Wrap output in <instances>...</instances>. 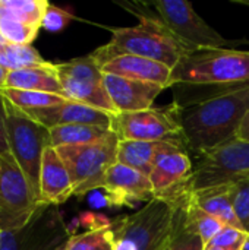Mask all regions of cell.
Instances as JSON below:
<instances>
[{"label": "cell", "mask_w": 249, "mask_h": 250, "mask_svg": "<svg viewBox=\"0 0 249 250\" xmlns=\"http://www.w3.org/2000/svg\"><path fill=\"white\" fill-rule=\"evenodd\" d=\"M178 107L185 146L197 158L236 138L249 110V85Z\"/></svg>", "instance_id": "cell-1"}, {"label": "cell", "mask_w": 249, "mask_h": 250, "mask_svg": "<svg viewBox=\"0 0 249 250\" xmlns=\"http://www.w3.org/2000/svg\"><path fill=\"white\" fill-rule=\"evenodd\" d=\"M120 4L132 12L139 19V23L128 28H110V41L91 53L100 67L119 56H136L160 62L175 69L179 62L191 53V50L167 29L156 10H148L145 4L141 3L142 10L135 9L131 3Z\"/></svg>", "instance_id": "cell-2"}, {"label": "cell", "mask_w": 249, "mask_h": 250, "mask_svg": "<svg viewBox=\"0 0 249 250\" xmlns=\"http://www.w3.org/2000/svg\"><path fill=\"white\" fill-rule=\"evenodd\" d=\"M249 85V51L205 48L188 53L172 73V86Z\"/></svg>", "instance_id": "cell-3"}, {"label": "cell", "mask_w": 249, "mask_h": 250, "mask_svg": "<svg viewBox=\"0 0 249 250\" xmlns=\"http://www.w3.org/2000/svg\"><path fill=\"white\" fill-rule=\"evenodd\" d=\"M181 207L154 198L139 211L114 218L112 227L114 250H163L172 236Z\"/></svg>", "instance_id": "cell-4"}, {"label": "cell", "mask_w": 249, "mask_h": 250, "mask_svg": "<svg viewBox=\"0 0 249 250\" xmlns=\"http://www.w3.org/2000/svg\"><path fill=\"white\" fill-rule=\"evenodd\" d=\"M3 97V95H1ZM6 111V130L9 152L13 155L34 192L40 198V168L44 149L51 146L50 130L32 120L23 110L3 97ZM41 201V199H40Z\"/></svg>", "instance_id": "cell-5"}, {"label": "cell", "mask_w": 249, "mask_h": 250, "mask_svg": "<svg viewBox=\"0 0 249 250\" xmlns=\"http://www.w3.org/2000/svg\"><path fill=\"white\" fill-rule=\"evenodd\" d=\"M117 145L119 138L114 133L95 144L56 148L69 171L73 196L81 198L101 189L107 170L117 163Z\"/></svg>", "instance_id": "cell-6"}, {"label": "cell", "mask_w": 249, "mask_h": 250, "mask_svg": "<svg viewBox=\"0 0 249 250\" xmlns=\"http://www.w3.org/2000/svg\"><path fill=\"white\" fill-rule=\"evenodd\" d=\"M43 205L13 155L0 154V231L25 226Z\"/></svg>", "instance_id": "cell-7"}, {"label": "cell", "mask_w": 249, "mask_h": 250, "mask_svg": "<svg viewBox=\"0 0 249 250\" xmlns=\"http://www.w3.org/2000/svg\"><path fill=\"white\" fill-rule=\"evenodd\" d=\"M249 179V142L232 139L195 158L191 190Z\"/></svg>", "instance_id": "cell-8"}, {"label": "cell", "mask_w": 249, "mask_h": 250, "mask_svg": "<svg viewBox=\"0 0 249 250\" xmlns=\"http://www.w3.org/2000/svg\"><path fill=\"white\" fill-rule=\"evenodd\" d=\"M113 132L119 141L170 142L186 149L179 122V107L175 103L161 108L119 113L113 119Z\"/></svg>", "instance_id": "cell-9"}, {"label": "cell", "mask_w": 249, "mask_h": 250, "mask_svg": "<svg viewBox=\"0 0 249 250\" xmlns=\"http://www.w3.org/2000/svg\"><path fill=\"white\" fill-rule=\"evenodd\" d=\"M167 29L191 51L205 48H227L235 44L211 28L194 9L192 3L183 0H157L150 3Z\"/></svg>", "instance_id": "cell-10"}, {"label": "cell", "mask_w": 249, "mask_h": 250, "mask_svg": "<svg viewBox=\"0 0 249 250\" xmlns=\"http://www.w3.org/2000/svg\"><path fill=\"white\" fill-rule=\"evenodd\" d=\"M56 66L66 100L87 104L113 116L117 114L104 86V73L91 54Z\"/></svg>", "instance_id": "cell-11"}, {"label": "cell", "mask_w": 249, "mask_h": 250, "mask_svg": "<svg viewBox=\"0 0 249 250\" xmlns=\"http://www.w3.org/2000/svg\"><path fill=\"white\" fill-rule=\"evenodd\" d=\"M69 237L60 215L43 205L25 226L0 231V250H59Z\"/></svg>", "instance_id": "cell-12"}, {"label": "cell", "mask_w": 249, "mask_h": 250, "mask_svg": "<svg viewBox=\"0 0 249 250\" xmlns=\"http://www.w3.org/2000/svg\"><path fill=\"white\" fill-rule=\"evenodd\" d=\"M101 189L110 196L113 208H135L138 204L145 205L154 199L150 177L119 163L107 170Z\"/></svg>", "instance_id": "cell-13"}, {"label": "cell", "mask_w": 249, "mask_h": 250, "mask_svg": "<svg viewBox=\"0 0 249 250\" xmlns=\"http://www.w3.org/2000/svg\"><path fill=\"white\" fill-rule=\"evenodd\" d=\"M104 86L116 113H134L153 108L156 98L163 89L161 85L126 79L104 73Z\"/></svg>", "instance_id": "cell-14"}, {"label": "cell", "mask_w": 249, "mask_h": 250, "mask_svg": "<svg viewBox=\"0 0 249 250\" xmlns=\"http://www.w3.org/2000/svg\"><path fill=\"white\" fill-rule=\"evenodd\" d=\"M32 120L47 129L65 125H92L113 130L114 116L76 101H66L60 105L40 110H23Z\"/></svg>", "instance_id": "cell-15"}, {"label": "cell", "mask_w": 249, "mask_h": 250, "mask_svg": "<svg viewBox=\"0 0 249 250\" xmlns=\"http://www.w3.org/2000/svg\"><path fill=\"white\" fill-rule=\"evenodd\" d=\"M192 171L194 163L186 149L173 146L163 151L156 158L148 176L154 189V196L189 185Z\"/></svg>", "instance_id": "cell-16"}, {"label": "cell", "mask_w": 249, "mask_h": 250, "mask_svg": "<svg viewBox=\"0 0 249 250\" xmlns=\"http://www.w3.org/2000/svg\"><path fill=\"white\" fill-rule=\"evenodd\" d=\"M40 199L43 204L57 207L73 196L69 171L54 146H47L40 168Z\"/></svg>", "instance_id": "cell-17"}, {"label": "cell", "mask_w": 249, "mask_h": 250, "mask_svg": "<svg viewBox=\"0 0 249 250\" xmlns=\"http://www.w3.org/2000/svg\"><path fill=\"white\" fill-rule=\"evenodd\" d=\"M101 70L106 75H114L126 79L157 83L164 88L172 86L173 69L160 62L145 57L119 56L101 64Z\"/></svg>", "instance_id": "cell-18"}, {"label": "cell", "mask_w": 249, "mask_h": 250, "mask_svg": "<svg viewBox=\"0 0 249 250\" xmlns=\"http://www.w3.org/2000/svg\"><path fill=\"white\" fill-rule=\"evenodd\" d=\"M6 88L50 92V94L63 97V91H62V85L59 81V73H57V66L50 62L44 66L26 67V69L9 72L7 79H6Z\"/></svg>", "instance_id": "cell-19"}, {"label": "cell", "mask_w": 249, "mask_h": 250, "mask_svg": "<svg viewBox=\"0 0 249 250\" xmlns=\"http://www.w3.org/2000/svg\"><path fill=\"white\" fill-rule=\"evenodd\" d=\"M182 148L170 142H147V141H119L117 163L131 167L145 176H150L156 158L169 148Z\"/></svg>", "instance_id": "cell-20"}, {"label": "cell", "mask_w": 249, "mask_h": 250, "mask_svg": "<svg viewBox=\"0 0 249 250\" xmlns=\"http://www.w3.org/2000/svg\"><path fill=\"white\" fill-rule=\"evenodd\" d=\"M191 201L222 221L225 226L236 227L241 229L239 221L235 217L232 201H230V183L229 185H219V186H211L200 190H191Z\"/></svg>", "instance_id": "cell-21"}, {"label": "cell", "mask_w": 249, "mask_h": 250, "mask_svg": "<svg viewBox=\"0 0 249 250\" xmlns=\"http://www.w3.org/2000/svg\"><path fill=\"white\" fill-rule=\"evenodd\" d=\"M50 142L51 146H70V145H88L104 141L114 135L112 129L92 126V125H65L51 127Z\"/></svg>", "instance_id": "cell-22"}, {"label": "cell", "mask_w": 249, "mask_h": 250, "mask_svg": "<svg viewBox=\"0 0 249 250\" xmlns=\"http://www.w3.org/2000/svg\"><path fill=\"white\" fill-rule=\"evenodd\" d=\"M183 218H185L186 229L191 233H194L195 236H198L203 240L204 246L216 234H219L220 230L225 227V224L222 221H219L217 218H214L213 215H210L208 212H205L204 209L197 207L191 201V193H189L186 202L183 204Z\"/></svg>", "instance_id": "cell-23"}, {"label": "cell", "mask_w": 249, "mask_h": 250, "mask_svg": "<svg viewBox=\"0 0 249 250\" xmlns=\"http://www.w3.org/2000/svg\"><path fill=\"white\" fill-rule=\"evenodd\" d=\"M48 6L47 0H0V12L40 29Z\"/></svg>", "instance_id": "cell-24"}, {"label": "cell", "mask_w": 249, "mask_h": 250, "mask_svg": "<svg viewBox=\"0 0 249 250\" xmlns=\"http://www.w3.org/2000/svg\"><path fill=\"white\" fill-rule=\"evenodd\" d=\"M48 62L44 60L40 53L31 45L22 44H6L0 48V66L7 72L26 69V67H37L44 66Z\"/></svg>", "instance_id": "cell-25"}, {"label": "cell", "mask_w": 249, "mask_h": 250, "mask_svg": "<svg viewBox=\"0 0 249 250\" xmlns=\"http://www.w3.org/2000/svg\"><path fill=\"white\" fill-rule=\"evenodd\" d=\"M0 94L10 101L13 105L19 107L21 110H40V108H50L60 105L69 100L62 95L50 94V92H40V91H23V89H10L6 88L0 91Z\"/></svg>", "instance_id": "cell-26"}, {"label": "cell", "mask_w": 249, "mask_h": 250, "mask_svg": "<svg viewBox=\"0 0 249 250\" xmlns=\"http://www.w3.org/2000/svg\"><path fill=\"white\" fill-rule=\"evenodd\" d=\"M66 250H114L113 230H97L73 234L66 242Z\"/></svg>", "instance_id": "cell-27"}, {"label": "cell", "mask_w": 249, "mask_h": 250, "mask_svg": "<svg viewBox=\"0 0 249 250\" xmlns=\"http://www.w3.org/2000/svg\"><path fill=\"white\" fill-rule=\"evenodd\" d=\"M38 32H40V28L29 26L0 12V34L6 40V42L31 45L32 41L37 38Z\"/></svg>", "instance_id": "cell-28"}, {"label": "cell", "mask_w": 249, "mask_h": 250, "mask_svg": "<svg viewBox=\"0 0 249 250\" xmlns=\"http://www.w3.org/2000/svg\"><path fill=\"white\" fill-rule=\"evenodd\" d=\"M163 250H204L203 240L198 236H195L194 233H191L185 226L183 205L178 209L175 229H173L172 236Z\"/></svg>", "instance_id": "cell-29"}, {"label": "cell", "mask_w": 249, "mask_h": 250, "mask_svg": "<svg viewBox=\"0 0 249 250\" xmlns=\"http://www.w3.org/2000/svg\"><path fill=\"white\" fill-rule=\"evenodd\" d=\"M230 201L236 220L249 234V179L230 183Z\"/></svg>", "instance_id": "cell-30"}, {"label": "cell", "mask_w": 249, "mask_h": 250, "mask_svg": "<svg viewBox=\"0 0 249 250\" xmlns=\"http://www.w3.org/2000/svg\"><path fill=\"white\" fill-rule=\"evenodd\" d=\"M248 234L236 227L225 226L219 234H216L205 246H214V248H223L229 250H242V246L247 240Z\"/></svg>", "instance_id": "cell-31"}, {"label": "cell", "mask_w": 249, "mask_h": 250, "mask_svg": "<svg viewBox=\"0 0 249 250\" xmlns=\"http://www.w3.org/2000/svg\"><path fill=\"white\" fill-rule=\"evenodd\" d=\"M72 18V13H69L68 10L50 4L43 19V28L50 32H59L70 22Z\"/></svg>", "instance_id": "cell-32"}, {"label": "cell", "mask_w": 249, "mask_h": 250, "mask_svg": "<svg viewBox=\"0 0 249 250\" xmlns=\"http://www.w3.org/2000/svg\"><path fill=\"white\" fill-rule=\"evenodd\" d=\"M79 224L87 229V231H97V230H109L113 227V220L107 218L100 212L87 211L82 212L78 218Z\"/></svg>", "instance_id": "cell-33"}, {"label": "cell", "mask_w": 249, "mask_h": 250, "mask_svg": "<svg viewBox=\"0 0 249 250\" xmlns=\"http://www.w3.org/2000/svg\"><path fill=\"white\" fill-rule=\"evenodd\" d=\"M90 205L95 209H101V208H113V204H112V199L110 196L103 190V189H98V190H94L90 193Z\"/></svg>", "instance_id": "cell-34"}, {"label": "cell", "mask_w": 249, "mask_h": 250, "mask_svg": "<svg viewBox=\"0 0 249 250\" xmlns=\"http://www.w3.org/2000/svg\"><path fill=\"white\" fill-rule=\"evenodd\" d=\"M9 152V142H7V130H6V111H4V101L0 94V154Z\"/></svg>", "instance_id": "cell-35"}, {"label": "cell", "mask_w": 249, "mask_h": 250, "mask_svg": "<svg viewBox=\"0 0 249 250\" xmlns=\"http://www.w3.org/2000/svg\"><path fill=\"white\" fill-rule=\"evenodd\" d=\"M236 139L239 141H244V142H249V110L245 113L241 125H239V129L236 132Z\"/></svg>", "instance_id": "cell-36"}, {"label": "cell", "mask_w": 249, "mask_h": 250, "mask_svg": "<svg viewBox=\"0 0 249 250\" xmlns=\"http://www.w3.org/2000/svg\"><path fill=\"white\" fill-rule=\"evenodd\" d=\"M7 73H9V72L0 66V91H3V89L6 88V79H7Z\"/></svg>", "instance_id": "cell-37"}, {"label": "cell", "mask_w": 249, "mask_h": 250, "mask_svg": "<svg viewBox=\"0 0 249 250\" xmlns=\"http://www.w3.org/2000/svg\"><path fill=\"white\" fill-rule=\"evenodd\" d=\"M242 250H249V234L247 240H245V243H244V246H242Z\"/></svg>", "instance_id": "cell-38"}, {"label": "cell", "mask_w": 249, "mask_h": 250, "mask_svg": "<svg viewBox=\"0 0 249 250\" xmlns=\"http://www.w3.org/2000/svg\"><path fill=\"white\" fill-rule=\"evenodd\" d=\"M6 44H7V42H6V40H4V38L1 37V34H0V48H1V47H4Z\"/></svg>", "instance_id": "cell-39"}, {"label": "cell", "mask_w": 249, "mask_h": 250, "mask_svg": "<svg viewBox=\"0 0 249 250\" xmlns=\"http://www.w3.org/2000/svg\"><path fill=\"white\" fill-rule=\"evenodd\" d=\"M59 250H66V245H65V246H62Z\"/></svg>", "instance_id": "cell-40"}]
</instances>
